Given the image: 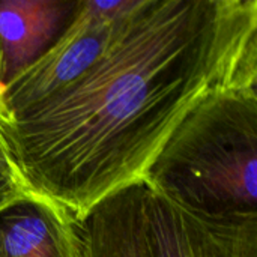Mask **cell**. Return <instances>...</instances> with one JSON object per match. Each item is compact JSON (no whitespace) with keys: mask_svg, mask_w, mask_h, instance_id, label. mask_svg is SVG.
<instances>
[{"mask_svg":"<svg viewBox=\"0 0 257 257\" xmlns=\"http://www.w3.org/2000/svg\"><path fill=\"white\" fill-rule=\"evenodd\" d=\"M72 220L35 196L0 208V257H77Z\"/></svg>","mask_w":257,"mask_h":257,"instance_id":"52a82bcc","label":"cell"},{"mask_svg":"<svg viewBox=\"0 0 257 257\" xmlns=\"http://www.w3.org/2000/svg\"><path fill=\"white\" fill-rule=\"evenodd\" d=\"M24 194H27V191L18 178L12 172L0 169V208L23 197Z\"/></svg>","mask_w":257,"mask_h":257,"instance_id":"ba28073f","label":"cell"},{"mask_svg":"<svg viewBox=\"0 0 257 257\" xmlns=\"http://www.w3.org/2000/svg\"><path fill=\"white\" fill-rule=\"evenodd\" d=\"M80 0H0V90L65 32Z\"/></svg>","mask_w":257,"mask_h":257,"instance_id":"8992f818","label":"cell"},{"mask_svg":"<svg viewBox=\"0 0 257 257\" xmlns=\"http://www.w3.org/2000/svg\"><path fill=\"white\" fill-rule=\"evenodd\" d=\"M146 217L155 257H257V218H203L148 187Z\"/></svg>","mask_w":257,"mask_h":257,"instance_id":"277c9868","label":"cell"},{"mask_svg":"<svg viewBox=\"0 0 257 257\" xmlns=\"http://www.w3.org/2000/svg\"><path fill=\"white\" fill-rule=\"evenodd\" d=\"M0 169L14 173V170H12V167H11V163H9V160H8V155H6V151H5L2 142H0ZM14 175H15V173H14Z\"/></svg>","mask_w":257,"mask_h":257,"instance_id":"9c48e42d","label":"cell"},{"mask_svg":"<svg viewBox=\"0 0 257 257\" xmlns=\"http://www.w3.org/2000/svg\"><path fill=\"white\" fill-rule=\"evenodd\" d=\"M128 18L110 20L98 14L89 0H80L60 38L0 90V117L20 114L77 81L102 56Z\"/></svg>","mask_w":257,"mask_h":257,"instance_id":"3957f363","label":"cell"},{"mask_svg":"<svg viewBox=\"0 0 257 257\" xmlns=\"http://www.w3.org/2000/svg\"><path fill=\"white\" fill-rule=\"evenodd\" d=\"M253 84L256 0H143L77 81L0 117V142L27 193L78 218L142 184L205 96Z\"/></svg>","mask_w":257,"mask_h":257,"instance_id":"6da1fadb","label":"cell"},{"mask_svg":"<svg viewBox=\"0 0 257 257\" xmlns=\"http://www.w3.org/2000/svg\"><path fill=\"white\" fill-rule=\"evenodd\" d=\"M256 87L205 96L173 131L143 184L203 218H257Z\"/></svg>","mask_w":257,"mask_h":257,"instance_id":"7a4b0ae2","label":"cell"},{"mask_svg":"<svg viewBox=\"0 0 257 257\" xmlns=\"http://www.w3.org/2000/svg\"><path fill=\"white\" fill-rule=\"evenodd\" d=\"M72 229L77 257H155L143 182L105 197L74 218Z\"/></svg>","mask_w":257,"mask_h":257,"instance_id":"5b68a950","label":"cell"}]
</instances>
